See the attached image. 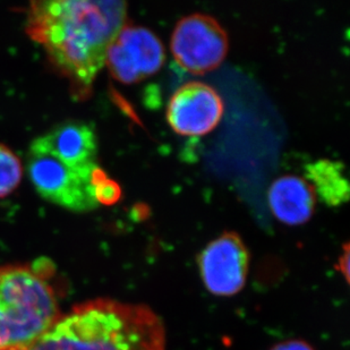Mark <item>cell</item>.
I'll return each mask as SVG.
<instances>
[{
  "instance_id": "10",
  "label": "cell",
  "mask_w": 350,
  "mask_h": 350,
  "mask_svg": "<svg viewBox=\"0 0 350 350\" xmlns=\"http://www.w3.org/2000/svg\"><path fill=\"white\" fill-rule=\"evenodd\" d=\"M269 205L274 217L288 226L304 225L315 208V192L311 184L298 176L279 177L268 193Z\"/></svg>"
},
{
  "instance_id": "7",
  "label": "cell",
  "mask_w": 350,
  "mask_h": 350,
  "mask_svg": "<svg viewBox=\"0 0 350 350\" xmlns=\"http://www.w3.org/2000/svg\"><path fill=\"white\" fill-rule=\"evenodd\" d=\"M165 58V48L156 34L125 24L110 44L105 65L117 81L131 84L159 72Z\"/></svg>"
},
{
  "instance_id": "13",
  "label": "cell",
  "mask_w": 350,
  "mask_h": 350,
  "mask_svg": "<svg viewBox=\"0 0 350 350\" xmlns=\"http://www.w3.org/2000/svg\"><path fill=\"white\" fill-rule=\"evenodd\" d=\"M122 196V189L116 182L103 175L96 183V198L100 204H115Z\"/></svg>"
},
{
  "instance_id": "6",
  "label": "cell",
  "mask_w": 350,
  "mask_h": 350,
  "mask_svg": "<svg viewBox=\"0 0 350 350\" xmlns=\"http://www.w3.org/2000/svg\"><path fill=\"white\" fill-rule=\"evenodd\" d=\"M202 282L217 297H232L244 289L250 271V253L239 234L224 232L198 256Z\"/></svg>"
},
{
  "instance_id": "12",
  "label": "cell",
  "mask_w": 350,
  "mask_h": 350,
  "mask_svg": "<svg viewBox=\"0 0 350 350\" xmlns=\"http://www.w3.org/2000/svg\"><path fill=\"white\" fill-rule=\"evenodd\" d=\"M23 177L21 159L3 144H0V198H6L20 185Z\"/></svg>"
},
{
  "instance_id": "9",
  "label": "cell",
  "mask_w": 350,
  "mask_h": 350,
  "mask_svg": "<svg viewBox=\"0 0 350 350\" xmlns=\"http://www.w3.org/2000/svg\"><path fill=\"white\" fill-rule=\"evenodd\" d=\"M37 146L75 168L98 165V141L94 129L79 120H68L33 141Z\"/></svg>"
},
{
  "instance_id": "1",
  "label": "cell",
  "mask_w": 350,
  "mask_h": 350,
  "mask_svg": "<svg viewBox=\"0 0 350 350\" xmlns=\"http://www.w3.org/2000/svg\"><path fill=\"white\" fill-rule=\"evenodd\" d=\"M126 16L124 1H34L27 10V33L63 73L88 89L105 66Z\"/></svg>"
},
{
  "instance_id": "15",
  "label": "cell",
  "mask_w": 350,
  "mask_h": 350,
  "mask_svg": "<svg viewBox=\"0 0 350 350\" xmlns=\"http://www.w3.org/2000/svg\"><path fill=\"white\" fill-rule=\"evenodd\" d=\"M270 350H314L311 345L301 339H291L274 345Z\"/></svg>"
},
{
  "instance_id": "3",
  "label": "cell",
  "mask_w": 350,
  "mask_h": 350,
  "mask_svg": "<svg viewBox=\"0 0 350 350\" xmlns=\"http://www.w3.org/2000/svg\"><path fill=\"white\" fill-rule=\"evenodd\" d=\"M46 263L0 267V350H24L59 319Z\"/></svg>"
},
{
  "instance_id": "5",
  "label": "cell",
  "mask_w": 350,
  "mask_h": 350,
  "mask_svg": "<svg viewBox=\"0 0 350 350\" xmlns=\"http://www.w3.org/2000/svg\"><path fill=\"white\" fill-rule=\"evenodd\" d=\"M170 48L179 66L189 73L201 75L218 68L225 60L228 36L213 17L192 14L176 25Z\"/></svg>"
},
{
  "instance_id": "8",
  "label": "cell",
  "mask_w": 350,
  "mask_h": 350,
  "mask_svg": "<svg viewBox=\"0 0 350 350\" xmlns=\"http://www.w3.org/2000/svg\"><path fill=\"white\" fill-rule=\"evenodd\" d=\"M224 115L221 96L202 82L186 83L169 100L167 120L177 134L203 136L218 126Z\"/></svg>"
},
{
  "instance_id": "4",
  "label": "cell",
  "mask_w": 350,
  "mask_h": 350,
  "mask_svg": "<svg viewBox=\"0 0 350 350\" xmlns=\"http://www.w3.org/2000/svg\"><path fill=\"white\" fill-rule=\"evenodd\" d=\"M27 174L41 198L74 212L99 208L96 183L106 172L99 165L75 168L32 142L27 158Z\"/></svg>"
},
{
  "instance_id": "11",
  "label": "cell",
  "mask_w": 350,
  "mask_h": 350,
  "mask_svg": "<svg viewBox=\"0 0 350 350\" xmlns=\"http://www.w3.org/2000/svg\"><path fill=\"white\" fill-rule=\"evenodd\" d=\"M314 192L329 206H339L349 200L350 187L341 162L321 159L305 168Z\"/></svg>"
},
{
  "instance_id": "2",
  "label": "cell",
  "mask_w": 350,
  "mask_h": 350,
  "mask_svg": "<svg viewBox=\"0 0 350 350\" xmlns=\"http://www.w3.org/2000/svg\"><path fill=\"white\" fill-rule=\"evenodd\" d=\"M24 350H165V329L149 306L98 298L60 315Z\"/></svg>"
},
{
  "instance_id": "14",
  "label": "cell",
  "mask_w": 350,
  "mask_h": 350,
  "mask_svg": "<svg viewBox=\"0 0 350 350\" xmlns=\"http://www.w3.org/2000/svg\"><path fill=\"white\" fill-rule=\"evenodd\" d=\"M349 244H345L342 247V253L338 258L336 269L337 271L345 278V281L349 284V263H350Z\"/></svg>"
}]
</instances>
